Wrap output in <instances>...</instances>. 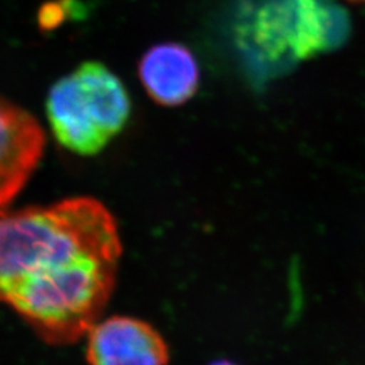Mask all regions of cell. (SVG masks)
Listing matches in <instances>:
<instances>
[{"label":"cell","instance_id":"cell-1","mask_svg":"<svg viewBox=\"0 0 365 365\" xmlns=\"http://www.w3.org/2000/svg\"><path fill=\"white\" fill-rule=\"evenodd\" d=\"M117 222L92 197L0 210V303L51 345L88 334L115 286Z\"/></svg>","mask_w":365,"mask_h":365},{"label":"cell","instance_id":"cell-2","mask_svg":"<svg viewBox=\"0 0 365 365\" xmlns=\"http://www.w3.org/2000/svg\"><path fill=\"white\" fill-rule=\"evenodd\" d=\"M130 111L123 83L96 61L83 63L57 80L46 101L53 135L81 156L101 152L125 128Z\"/></svg>","mask_w":365,"mask_h":365},{"label":"cell","instance_id":"cell-3","mask_svg":"<svg viewBox=\"0 0 365 365\" xmlns=\"http://www.w3.org/2000/svg\"><path fill=\"white\" fill-rule=\"evenodd\" d=\"M90 365H167L170 349L148 322L115 315L96 322L88 331Z\"/></svg>","mask_w":365,"mask_h":365},{"label":"cell","instance_id":"cell-4","mask_svg":"<svg viewBox=\"0 0 365 365\" xmlns=\"http://www.w3.org/2000/svg\"><path fill=\"white\" fill-rule=\"evenodd\" d=\"M43 146L45 134L36 118L0 96V210L24 188Z\"/></svg>","mask_w":365,"mask_h":365},{"label":"cell","instance_id":"cell-5","mask_svg":"<svg viewBox=\"0 0 365 365\" xmlns=\"http://www.w3.org/2000/svg\"><path fill=\"white\" fill-rule=\"evenodd\" d=\"M145 91L157 105L176 107L199 88V66L194 53L178 42H164L146 51L138 64Z\"/></svg>","mask_w":365,"mask_h":365},{"label":"cell","instance_id":"cell-6","mask_svg":"<svg viewBox=\"0 0 365 365\" xmlns=\"http://www.w3.org/2000/svg\"><path fill=\"white\" fill-rule=\"evenodd\" d=\"M210 365H237L235 363H230V361H227V360H217V361H214V363H211Z\"/></svg>","mask_w":365,"mask_h":365},{"label":"cell","instance_id":"cell-7","mask_svg":"<svg viewBox=\"0 0 365 365\" xmlns=\"http://www.w3.org/2000/svg\"><path fill=\"white\" fill-rule=\"evenodd\" d=\"M351 1H357V3H363L365 0H351Z\"/></svg>","mask_w":365,"mask_h":365}]
</instances>
